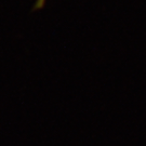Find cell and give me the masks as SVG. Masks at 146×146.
I'll use <instances>...</instances> for the list:
<instances>
[{"instance_id":"cell-1","label":"cell","mask_w":146,"mask_h":146,"mask_svg":"<svg viewBox=\"0 0 146 146\" xmlns=\"http://www.w3.org/2000/svg\"><path fill=\"white\" fill-rule=\"evenodd\" d=\"M46 1H47V0H36L35 5H34V10H40L41 8H43Z\"/></svg>"}]
</instances>
